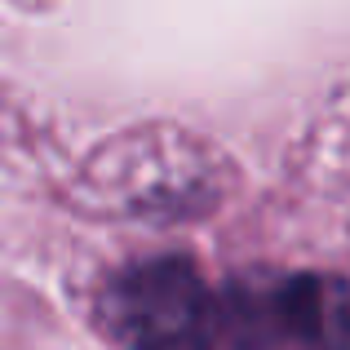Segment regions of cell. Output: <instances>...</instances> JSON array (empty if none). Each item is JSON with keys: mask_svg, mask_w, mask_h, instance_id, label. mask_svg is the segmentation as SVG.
Here are the masks:
<instances>
[{"mask_svg": "<svg viewBox=\"0 0 350 350\" xmlns=\"http://www.w3.org/2000/svg\"><path fill=\"white\" fill-rule=\"evenodd\" d=\"M217 328L239 350H266L280 342H297L301 350H350V280H239L217 301Z\"/></svg>", "mask_w": 350, "mask_h": 350, "instance_id": "7a4b0ae2", "label": "cell"}, {"mask_svg": "<svg viewBox=\"0 0 350 350\" xmlns=\"http://www.w3.org/2000/svg\"><path fill=\"white\" fill-rule=\"evenodd\" d=\"M103 315L124 350H213L222 342L217 297L187 257H151L120 271Z\"/></svg>", "mask_w": 350, "mask_h": 350, "instance_id": "6da1fadb", "label": "cell"}]
</instances>
